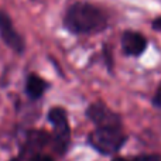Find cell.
Returning <instances> with one entry per match:
<instances>
[{
    "mask_svg": "<svg viewBox=\"0 0 161 161\" xmlns=\"http://www.w3.org/2000/svg\"><path fill=\"white\" fill-rule=\"evenodd\" d=\"M48 82L44 80L41 76H38L37 74H30L27 76V82H25V92L31 99H40L42 95L45 93V91L48 89Z\"/></svg>",
    "mask_w": 161,
    "mask_h": 161,
    "instance_id": "obj_7",
    "label": "cell"
},
{
    "mask_svg": "<svg viewBox=\"0 0 161 161\" xmlns=\"http://www.w3.org/2000/svg\"><path fill=\"white\" fill-rule=\"evenodd\" d=\"M28 161H54L53 158H51L50 156H47V154H33L31 156V158Z\"/></svg>",
    "mask_w": 161,
    "mask_h": 161,
    "instance_id": "obj_9",
    "label": "cell"
},
{
    "mask_svg": "<svg viewBox=\"0 0 161 161\" xmlns=\"http://www.w3.org/2000/svg\"><path fill=\"white\" fill-rule=\"evenodd\" d=\"M146 161H161V160L156 156H146Z\"/></svg>",
    "mask_w": 161,
    "mask_h": 161,
    "instance_id": "obj_13",
    "label": "cell"
},
{
    "mask_svg": "<svg viewBox=\"0 0 161 161\" xmlns=\"http://www.w3.org/2000/svg\"><path fill=\"white\" fill-rule=\"evenodd\" d=\"M126 140L127 137L122 127H96L88 136L89 144L103 156H110L119 151Z\"/></svg>",
    "mask_w": 161,
    "mask_h": 161,
    "instance_id": "obj_2",
    "label": "cell"
},
{
    "mask_svg": "<svg viewBox=\"0 0 161 161\" xmlns=\"http://www.w3.org/2000/svg\"><path fill=\"white\" fill-rule=\"evenodd\" d=\"M48 120L54 127V147L59 154L65 153L71 140V129L65 109L58 106L50 109Z\"/></svg>",
    "mask_w": 161,
    "mask_h": 161,
    "instance_id": "obj_3",
    "label": "cell"
},
{
    "mask_svg": "<svg viewBox=\"0 0 161 161\" xmlns=\"http://www.w3.org/2000/svg\"><path fill=\"white\" fill-rule=\"evenodd\" d=\"M153 28L154 30L161 31V17H157V19L153 21Z\"/></svg>",
    "mask_w": 161,
    "mask_h": 161,
    "instance_id": "obj_12",
    "label": "cell"
},
{
    "mask_svg": "<svg viewBox=\"0 0 161 161\" xmlns=\"http://www.w3.org/2000/svg\"><path fill=\"white\" fill-rule=\"evenodd\" d=\"M50 142V136L47 131L42 130H31L28 131L27 139H25V147H24V153L28 151H36L38 148H41L42 146H45Z\"/></svg>",
    "mask_w": 161,
    "mask_h": 161,
    "instance_id": "obj_8",
    "label": "cell"
},
{
    "mask_svg": "<svg viewBox=\"0 0 161 161\" xmlns=\"http://www.w3.org/2000/svg\"><path fill=\"white\" fill-rule=\"evenodd\" d=\"M153 103H154V106H157V108H160V109H161V83H160L158 88H157L156 93H154Z\"/></svg>",
    "mask_w": 161,
    "mask_h": 161,
    "instance_id": "obj_10",
    "label": "cell"
},
{
    "mask_svg": "<svg viewBox=\"0 0 161 161\" xmlns=\"http://www.w3.org/2000/svg\"><path fill=\"white\" fill-rule=\"evenodd\" d=\"M146 47H147V40L137 31H126L122 36V48L127 55H142Z\"/></svg>",
    "mask_w": 161,
    "mask_h": 161,
    "instance_id": "obj_6",
    "label": "cell"
},
{
    "mask_svg": "<svg viewBox=\"0 0 161 161\" xmlns=\"http://www.w3.org/2000/svg\"><path fill=\"white\" fill-rule=\"evenodd\" d=\"M0 37L13 51L16 53L24 51V40L14 28L11 19L2 10H0Z\"/></svg>",
    "mask_w": 161,
    "mask_h": 161,
    "instance_id": "obj_5",
    "label": "cell"
},
{
    "mask_svg": "<svg viewBox=\"0 0 161 161\" xmlns=\"http://www.w3.org/2000/svg\"><path fill=\"white\" fill-rule=\"evenodd\" d=\"M10 161H21V157H17V158H11Z\"/></svg>",
    "mask_w": 161,
    "mask_h": 161,
    "instance_id": "obj_14",
    "label": "cell"
},
{
    "mask_svg": "<svg viewBox=\"0 0 161 161\" xmlns=\"http://www.w3.org/2000/svg\"><path fill=\"white\" fill-rule=\"evenodd\" d=\"M113 161H146V156L142 157H134V158H125V157H116Z\"/></svg>",
    "mask_w": 161,
    "mask_h": 161,
    "instance_id": "obj_11",
    "label": "cell"
},
{
    "mask_svg": "<svg viewBox=\"0 0 161 161\" xmlns=\"http://www.w3.org/2000/svg\"><path fill=\"white\" fill-rule=\"evenodd\" d=\"M86 116L96 125V127H122L120 116L102 102L92 103L86 110Z\"/></svg>",
    "mask_w": 161,
    "mask_h": 161,
    "instance_id": "obj_4",
    "label": "cell"
},
{
    "mask_svg": "<svg viewBox=\"0 0 161 161\" xmlns=\"http://www.w3.org/2000/svg\"><path fill=\"white\" fill-rule=\"evenodd\" d=\"M108 24L105 13L85 2L74 3L64 17V25L74 34H92L102 31Z\"/></svg>",
    "mask_w": 161,
    "mask_h": 161,
    "instance_id": "obj_1",
    "label": "cell"
}]
</instances>
